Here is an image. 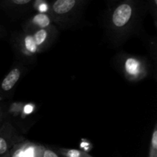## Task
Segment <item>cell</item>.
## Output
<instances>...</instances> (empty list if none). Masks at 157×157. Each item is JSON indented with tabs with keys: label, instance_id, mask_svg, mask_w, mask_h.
<instances>
[{
	"label": "cell",
	"instance_id": "6da1fadb",
	"mask_svg": "<svg viewBox=\"0 0 157 157\" xmlns=\"http://www.w3.org/2000/svg\"><path fill=\"white\" fill-rule=\"evenodd\" d=\"M48 37L49 32L47 30V28L38 29L32 35L25 37L22 43L23 48L27 53H37L47 43Z\"/></svg>",
	"mask_w": 157,
	"mask_h": 157
},
{
	"label": "cell",
	"instance_id": "7a4b0ae2",
	"mask_svg": "<svg viewBox=\"0 0 157 157\" xmlns=\"http://www.w3.org/2000/svg\"><path fill=\"white\" fill-rule=\"evenodd\" d=\"M17 137H13V129L9 123L0 125V156H7L14 145H16Z\"/></svg>",
	"mask_w": 157,
	"mask_h": 157
},
{
	"label": "cell",
	"instance_id": "3957f363",
	"mask_svg": "<svg viewBox=\"0 0 157 157\" xmlns=\"http://www.w3.org/2000/svg\"><path fill=\"white\" fill-rule=\"evenodd\" d=\"M133 8L128 3H123L115 9L112 15V21L116 28H123L127 25L131 19Z\"/></svg>",
	"mask_w": 157,
	"mask_h": 157
},
{
	"label": "cell",
	"instance_id": "277c9868",
	"mask_svg": "<svg viewBox=\"0 0 157 157\" xmlns=\"http://www.w3.org/2000/svg\"><path fill=\"white\" fill-rule=\"evenodd\" d=\"M21 75V71L18 67L12 69L0 83V97L2 94L9 92L12 90L19 80Z\"/></svg>",
	"mask_w": 157,
	"mask_h": 157
},
{
	"label": "cell",
	"instance_id": "5b68a950",
	"mask_svg": "<svg viewBox=\"0 0 157 157\" xmlns=\"http://www.w3.org/2000/svg\"><path fill=\"white\" fill-rule=\"evenodd\" d=\"M76 4L77 0H56L54 2L52 9L58 15H64L71 12Z\"/></svg>",
	"mask_w": 157,
	"mask_h": 157
},
{
	"label": "cell",
	"instance_id": "8992f818",
	"mask_svg": "<svg viewBox=\"0 0 157 157\" xmlns=\"http://www.w3.org/2000/svg\"><path fill=\"white\" fill-rule=\"evenodd\" d=\"M140 62L134 58H128L126 61V71L129 75L136 76L140 72Z\"/></svg>",
	"mask_w": 157,
	"mask_h": 157
},
{
	"label": "cell",
	"instance_id": "52a82bcc",
	"mask_svg": "<svg viewBox=\"0 0 157 157\" xmlns=\"http://www.w3.org/2000/svg\"><path fill=\"white\" fill-rule=\"evenodd\" d=\"M50 18L45 14H38L34 17L32 20V24L38 29L47 28L50 25Z\"/></svg>",
	"mask_w": 157,
	"mask_h": 157
},
{
	"label": "cell",
	"instance_id": "ba28073f",
	"mask_svg": "<svg viewBox=\"0 0 157 157\" xmlns=\"http://www.w3.org/2000/svg\"><path fill=\"white\" fill-rule=\"evenodd\" d=\"M151 152H154L155 154L156 155V150H157V130L155 128L154 131H153V135H152V140H151Z\"/></svg>",
	"mask_w": 157,
	"mask_h": 157
},
{
	"label": "cell",
	"instance_id": "9c48e42d",
	"mask_svg": "<svg viewBox=\"0 0 157 157\" xmlns=\"http://www.w3.org/2000/svg\"><path fill=\"white\" fill-rule=\"evenodd\" d=\"M41 156H43V157H58L59 156V155L52 150H43Z\"/></svg>",
	"mask_w": 157,
	"mask_h": 157
},
{
	"label": "cell",
	"instance_id": "30bf717a",
	"mask_svg": "<svg viewBox=\"0 0 157 157\" xmlns=\"http://www.w3.org/2000/svg\"><path fill=\"white\" fill-rule=\"evenodd\" d=\"M65 155L69 157H78L81 156V153L79 150H67V152L65 153Z\"/></svg>",
	"mask_w": 157,
	"mask_h": 157
},
{
	"label": "cell",
	"instance_id": "8fae6325",
	"mask_svg": "<svg viewBox=\"0 0 157 157\" xmlns=\"http://www.w3.org/2000/svg\"><path fill=\"white\" fill-rule=\"evenodd\" d=\"M14 4L16 5H25L27 3L30 2L32 0H11Z\"/></svg>",
	"mask_w": 157,
	"mask_h": 157
},
{
	"label": "cell",
	"instance_id": "7c38bea8",
	"mask_svg": "<svg viewBox=\"0 0 157 157\" xmlns=\"http://www.w3.org/2000/svg\"><path fill=\"white\" fill-rule=\"evenodd\" d=\"M3 116H4V111H3L2 107L0 105V121H2Z\"/></svg>",
	"mask_w": 157,
	"mask_h": 157
},
{
	"label": "cell",
	"instance_id": "4fadbf2b",
	"mask_svg": "<svg viewBox=\"0 0 157 157\" xmlns=\"http://www.w3.org/2000/svg\"><path fill=\"white\" fill-rule=\"evenodd\" d=\"M154 2H155V4H156V3H157V0H154Z\"/></svg>",
	"mask_w": 157,
	"mask_h": 157
},
{
	"label": "cell",
	"instance_id": "5bb4252c",
	"mask_svg": "<svg viewBox=\"0 0 157 157\" xmlns=\"http://www.w3.org/2000/svg\"><path fill=\"white\" fill-rule=\"evenodd\" d=\"M2 124V121H0V125H1Z\"/></svg>",
	"mask_w": 157,
	"mask_h": 157
}]
</instances>
